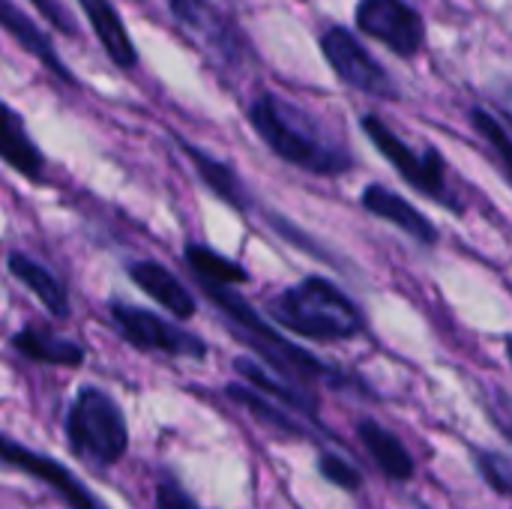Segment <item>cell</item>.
Here are the masks:
<instances>
[{
  "mask_svg": "<svg viewBox=\"0 0 512 509\" xmlns=\"http://www.w3.org/2000/svg\"><path fill=\"white\" fill-rule=\"evenodd\" d=\"M183 258H186V267L192 270V276L198 279L201 288H204V285L234 288V285H243V282L249 279V273H246L237 261L219 255L216 249H210V246H204V243H186Z\"/></svg>",
  "mask_w": 512,
  "mask_h": 509,
  "instance_id": "21",
  "label": "cell"
},
{
  "mask_svg": "<svg viewBox=\"0 0 512 509\" xmlns=\"http://www.w3.org/2000/svg\"><path fill=\"white\" fill-rule=\"evenodd\" d=\"M480 474H483V480L495 492L512 495V462L507 456H501V453H483L480 456Z\"/></svg>",
  "mask_w": 512,
  "mask_h": 509,
  "instance_id": "25",
  "label": "cell"
},
{
  "mask_svg": "<svg viewBox=\"0 0 512 509\" xmlns=\"http://www.w3.org/2000/svg\"><path fill=\"white\" fill-rule=\"evenodd\" d=\"M33 6H36V12L54 27V30H60V33H66V36H75V18H72V12L60 3V0H30Z\"/></svg>",
  "mask_w": 512,
  "mask_h": 509,
  "instance_id": "27",
  "label": "cell"
},
{
  "mask_svg": "<svg viewBox=\"0 0 512 509\" xmlns=\"http://www.w3.org/2000/svg\"><path fill=\"white\" fill-rule=\"evenodd\" d=\"M321 51H324V60L330 63V69L348 87L369 93V96H396V87H393L390 75L384 72V66L360 45V39L351 30L330 27L321 36Z\"/></svg>",
  "mask_w": 512,
  "mask_h": 509,
  "instance_id": "7",
  "label": "cell"
},
{
  "mask_svg": "<svg viewBox=\"0 0 512 509\" xmlns=\"http://www.w3.org/2000/svg\"><path fill=\"white\" fill-rule=\"evenodd\" d=\"M270 315L285 330L315 342H345L363 330L357 303L321 276H309L273 297Z\"/></svg>",
  "mask_w": 512,
  "mask_h": 509,
  "instance_id": "2",
  "label": "cell"
},
{
  "mask_svg": "<svg viewBox=\"0 0 512 509\" xmlns=\"http://www.w3.org/2000/svg\"><path fill=\"white\" fill-rule=\"evenodd\" d=\"M129 279L144 294H150L162 309H168L177 321L192 318L195 309H198L192 291L168 267H162L159 261H135V264H129Z\"/></svg>",
  "mask_w": 512,
  "mask_h": 509,
  "instance_id": "13",
  "label": "cell"
},
{
  "mask_svg": "<svg viewBox=\"0 0 512 509\" xmlns=\"http://www.w3.org/2000/svg\"><path fill=\"white\" fill-rule=\"evenodd\" d=\"M111 324L117 333L138 351L147 354H165V357H186V360H204L207 345L201 336L177 327L174 321H165L147 309L129 306V303H111Z\"/></svg>",
  "mask_w": 512,
  "mask_h": 509,
  "instance_id": "6",
  "label": "cell"
},
{
  "mask_svg": "<svg viewBox=\"0 0 512 509\" xmlns=\"http://www.w3.org/2000/svg\"><path fill=\"white\" fill-rule=\"evenodd\" d=\"M66 441L69 450L93 468L117 465L129 447L120 405L99 387H81L66 414Z\"/></svg>",
  "mask_w": 512,
  "mask_h": 509,
  "instance_id": "4",
  "label": "cell"
},
{
  "mask_svg": "<svg viewBox=\"0 0 512 509\" xmlns=\"http://www.w3.org/2000/svg\"><path fill=\"white\" fill-rule=\"evenodd\" d=\"M249 123L279 159L300 171L336 177L345 174L354 162L351 153L306 108L276 93H261L249 105Z\"/></svg>",
  "mask_w": 512,
  "mask_h": 509,
  "instance_id": "1",
  "label": "cell"
},
{
  "mask_svg": "<svg viewBox=\"0 0 512 509\" xmlns=\"http://www.w3.org/2000/svg\"><path fill=\"white\" fill-rule=\"evenodd\" d=\"M9 273L33 291V297L48 309V315H54V318L69 315V294H66L63 282L48 267H42L39 261H33L24 252H12L9 255Z\"/></svg>",
  "mask_w": 512,
  "mask_h": 509,
  "instance_id": "19",
  "label": "cell"
},
{
  "mask_svg": "<svg viewBox=\"0 0 512 509\" xmlns=\"http://www.w3.org/2000/svg\"><path fill=\"white\" fill-rule=\"evenodd\" d=\"M0 162H6L15 174L27 180H42L45 156L30 138L21 114L0 99Z\"/></svg>",
  "mask_w": 512,
  "mask_h": 509,
  "instance_id": "14",
  "label": "cell"
},
{
  "mask_svg": "<svg viewBox=\"0 0 512 509\" xmlns=\"http://www.w3.org/2000/svg\"><path fill=\"white\" fill-rule=\"evenodd\" d=\"M471 123L483 135V141L495 150L498 162L512 174V135L507 132V126L486 108H471Z\"/></svg>",
  "mask_w": 512,
  "mask_h": 509,
  "instance_id": "23",
  "label": "cell"
},
{
  "mask_svg": "<svg viewBox=\"0 0 512 509\" xmlns=\"http://www.w3.org/2000/svg\"><path fill=\"white\" fill-rule=\"evenodd\" d=\"M507 354H510V363H512V336L507 339Z\"/></svg>",
  "mask_w": 512,
  "mask_h": 509,
  "instance_id": "29",
  "label": "cell"
},
{
  "mask_svg": "<svg viewBox=\"0 0 512 509\" xmlns=\"http://www.w3.org/2000/svg\"><path fill=\"white\" fill-rule=\"evenodd\" d=\"M78 3H81V12L96 33L99 45L105 48L108 60L117 69H135L138 51H135V42H132L120 12L114 9V3L111 0H78Z\"/></svg>",
  "mask_w": 512,
  "mask_h": 509,
  "instance_id": "16",
  "label": "cell"
},
{
  "mask_svg": "<svg viewBox=\"0 0 512 509\" xmlns=\"http://www.w3.org/2000/svg\"><path fill=\"white\" fill-rule=\"evenodd\" d=\"M168 9L174 15V21L180 27L189 30V36L210 48L213 54H219V60H240V39L231 30V24L219 15V9H213L207 0H168Z\"/></svg>",
  "mask_w": 512,
  "mask_h": 509,
  "instance_id": "10",
  "label": "cell"
},
{
  "mask_svg": "<svg viewBox=\"0 0 512 509\" xmlns=\"http://www.w3.org/2000/svg\"><path fill=\"white\" fill-rule=\"evenodd\" d=\"M174 141L180 144L183 156L192 162V168H195V174L201 177V183H204L219 201L231 204L234 210H249V207H252V195H249V189L243 186V180L237 177V171H234L231 165H225L222 159L210 156L207 150H201L198 144H192V141H186V138H180V135H174Z\"/></svg>",
  "mask_w": 512,
  "mask_h": 509,
  "instance_id": "15",
  "label": "cell"
},
{
  "mask_svg": "<svg viewBox=\"0 0 512 509\" xmlns=\"http://www.w3.org/2000/svg\"><path fill=\"white\" fill-rule=\"evenodd\" d=\"M234 369H237V375H243L258 393L270 396L273 402L288 405L291 411H300V414H306V417H315V414H318V402H315L309 393H303L297 384H291L288 378H273L264 366H258V363H252V360H246V357H240V360L234 363Z\"/></svg>",
  "mask_w": 512,
  "mask_h": 509,
  "instance_id": "20",
  "label": "cell"
},
{
  "mask_svg": "<svg viewBox=\"0 0 512 509\" xmlns=\"http://www.w3.org/2000/svg\"><path fill=\"white\" fill-rule=\"evenodd\" d=\"M204 294L222 312V318L228 321L231 333L243 345H249L264 363H270L282 378H288V381H330V384L339 381L336 372L330 366H324L318 357H312L303 348H297L288 339H282L234 288L204 285Z\"/></svg>",
  "mask_w": 512,
  "mask_h": 509,
  "instance_id": "3",
  "label": "cell"
},
{
  "mask_svg": "<svg viewBox=\"0 0 512 509\" xmlns=\"http://www.w3.org/2000/svg\"><path fill=\"white\" fill-rule=\"evenodd\" d=\"M0 462L48 486L54 495H60V501L69 509H108L96 495H90V489L66 465L12 441L9 435H0Z\"/></svg>",
  "mask_w": 512,
  "mask_h": 509,
  "instance_id": "8",
  "label": "cell"
},
{
  "mask_svg": "<svg viewBox=\"0 0 512 509\" xmlns=\"http://www.w3.org/2000/svg\"><path fill=\"white\" fill-rule=\"evenodd\" d=\"M357 435H360L366 453L372 456V462L381 468L384 477H390V480H411V477H414V459H411V453H408L405 444H402L393 432H387L381 423H375V420H360Z\"/></svg>",
  "mask_w": 512,
  "mask_h": 509,
  "instance_id": "18",
  "label": "cell"
},
{
  "mask_svg": "<svg viewBox=\"0 0 512 509\" xmlns=\"http://www.w3.org/2000/svg\"><path fill=\"white\" fill-rule=\"evenodd\" d=\"M318 471H321V477L327 483H333V486H339L345 492H357L363 486V474L351 462H345L342 456H336V453H324L318 459Z\"/></svg>",
  "mask_w": 512,
  "mask_h": 509,
  "instance_id": "24",
  "label": "cell"
},
{
  "mask_svg": "<svg viewBox=\"0 0 512 509\" xmlns=\"http://www.w3.org/2000/svg\"><path fill=\"white\" fill-rule=\"evenodd\" d=\"M498 105H501V111L512 120V81H507V84L498 90Z\"/></svg>",
  "mask_w": 512,
  "mask_h": 509,
  "instance_id": "28",
  "label": "cell"
},
{
  "mask_svg": "<svg viewBox=\"0 0 512 509\" xmlns=\"http://www.w3.org/2000/svg\"><path fill=\"white\" fill-rule=\"evenodd\" d=\"M225 393L231 396V402L243 405L255 420L267 423L270 429H276V432H282V435H291V438H306V435H309V432H306L288 411H282L270 396H264V393H258V390H252V387H240V384H228Z\"/></svg>",
  "mask_w": 512,
  "mask_h": 509,
  "instance_id": "22",
  "label": "cell"
},
{
  "mask_svg": "<svg viewBox=\"0 0 512 509\" xmlns=\"http://www.w3.org/2000/svg\"><path fill=\"white\" fill-rule=\"evenodd\" d=\"M354 18L366 36L384 42L399 57H414L426 39L420 12L405 0H360Z\"/></svg>",
  "mask_w": 512,
  "mask_h": 509,
  "instance_id": "9",
  "label": "cell"
},
{
  "mask_svg": "<svg viewBox=\"0 0 512 509\" xmlns=\"http://www.w3.org/2000/svg\"><path fill=\"white\" fill-rule=\"evenodd\" d=\"M510 438H512V432H510Z\"/></svg>",
  "mask_w": 512,
  "mask_h": 509,
  "instance_id": "30",
  "label": "cell"
},
{
  "mask_svg": "<svg viewBox=\"0 0 512 509\" xmlns=\"http://www.w3.org/2000/svg\"><path fill=\"white\" fill-rule=\"evenodd\" d=\"M360 204H363L372 216H378V219L396 225L399 231H405L408 237H414L417 243H423V246H435V243H438V228H435L411 201H405L402 195L390 192L387 186L369 183V186L363 189V195H360Z\"/></svg>",
  "mask_w": 512,
  "mask_h": 509,
  "instance_id": "12",
  "label": "cell"
},
{
  "mask_svg": "<svg viewBox=\"0 0 512 509\" xmlns=\"http://www.w3.org/2000/svg\"><path fill=\"white\" fill-rule=\"evenodd\" d=\"M156 509H201L192 495L180 486L174 474H162L156 483Z\"/></svg>",
  "mask_w": 512,
  "mask_h": 509,
  "instance_id": "26",
  "label": "cell"
},
{
  "mask_svg": "<svg viewBox=\"0 0 512 509\" xmlns=\"http://www.w3.org/2000/svg\"><path fill=\"white\" fill-rule=\"evenodd\" d=\"M12 348L33 360V363H45V366H63V369H78L84 363V348L72 339H60L48 330L39 327H24L12 336Z\"/></svg>",
  "mask_w": 512,
  "mask_h": 509,
  "instance_id": "17",
  "label": "cell"
},
{
  "mask_svg": "<svg viewBox=\"0 0 512 509\" xmlns=\"http://www.w3.org/2000/svg\"><path fill=\"white\" fill-rule=\"evenodd\" d=\"M0 30H3L6 36H12L33 60H39L54 78H60V81H66V84H75V75H72L69 66L60 60V54L54 51V42L48 39V33L39 30L36 21H33L24 9H18L12 0H0Z\"/></svg>",
  "mask_w": 512,
  "mask_h": 509,
  "instance_id": "11",
  "label": "cell"
},
{
  "mask_svg": "<svg viewBox=\"0 0 512 509\" xmlns=\"http://www.w3.org/2000/svg\"><path fill=\"white\" fill-rule=\"evenodd\" d=\"M363 132L369 135V141L378 147V153L414 186L420 189L423 195H429L432 201H441L447 204L450 210L459 213V204L450 198V189H447V168H444V159L438 150H423V153H414L378 114H363L360 120Z\"/></svg>",
  "mask_w": 512,
  "mask_h": 509,
  "instance_id": "5",
  "label": "cell"
}]
</instances>
